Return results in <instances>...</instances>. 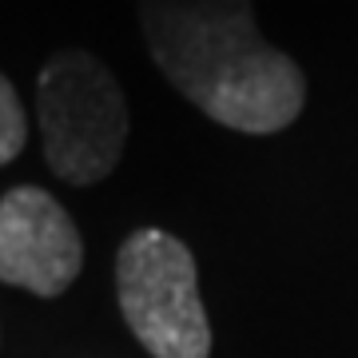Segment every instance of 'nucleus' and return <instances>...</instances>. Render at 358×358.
Masks as SVG:
<instances>
[{"label": "nucleus", "mask_w": 358, "mask_h": 358, "mask_svg": "<svg viewBox=\"0 0 358 358\" xmlns=\"http://www.w3.org/2000/svg\"><path fill=\"white\" fill-rule=\"evenodd\" d=\"M24 140H28V120H24V108H20V96L0 76V167L13 164L20 155Z\"/></svg>", "instance_id": "5"}, {"label": "nucleus", "mask_w": 358, "mask_h": 358, "mask_svg": "<svg viewBox=\"0 0 358 358\" xmlns=\"http://www.w3.org/2000/svg\"><path fill=\"white\" fill-rule=\"evenodd\" d=\"M80 267V231L44 187H13L0 199V282L56 299L76 282Z\"/></svg>", "instance_id": "4"}, {"label": "nucleus", "mask_w": 358, "mask_h": 358, "mask_svg": "<svg viewBox=\"0 0 358 358\" xmlns=\"http://www.w3.org/2000/svg\"><path fill=\"white\" fill-rule=\"evenodd\" d=\"M115 291L131 334L152 358H207L211 322L192 251L159 227L131 231L115 259Z\"/></svg>", "instance_id": "3"}, {"label": "nucleus", "mask_w": 358, "mask_h": 358, "mask_svg": "<svg viewBox=\"0 0 358 358\" xmlns=\"http://www.w3.org/2000/svg\"><path fill=\"white\" fill-rule=\"evenodd\" d=\"M36 115L44 159L64 183L88 187L112 176L128 140V103L96 56H52L36 84Z\"/></svg>", "instance_id": "2"}, {"label": "nucleus", "mask_w": 358, "mask_h": 358, "mask_svg": "<svg viewBox=\"0 0 358 358\" xmlns=\"http://www.w3.org/2000/svg\"><path fill=\"white\" fill-rule=\"evenodd\" d=\"M140 24L171 88L215 124L275 136L299 120L307 80L263 40L251 0H140Z\"/></svg>", "instance_id": "1"}]
</instances>
